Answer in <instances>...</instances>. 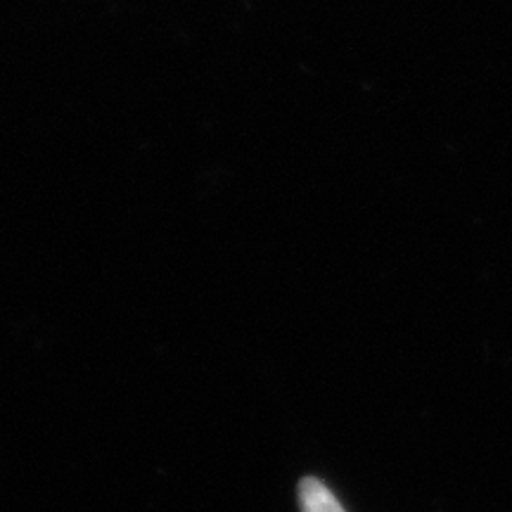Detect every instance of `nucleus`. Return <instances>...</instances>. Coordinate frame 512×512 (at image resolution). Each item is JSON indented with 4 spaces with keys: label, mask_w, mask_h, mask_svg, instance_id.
<instances>
[{
    "label": "nucleus",
    "mask_w": 512,
    "mask_h": 512,
    "mask_svg": "<svg viewBox=\"0 0 512 512\" xmlns=\"http://www.w3.org/2000/svg\"><path fill=\"white\" fill-rule=\"evenodd\" d=\"M299 505L302 512H344L335 494L316 477H304L299 482Z\"/></svg>",
    "instance_id": "nucleus-1"
}]
</instances>
